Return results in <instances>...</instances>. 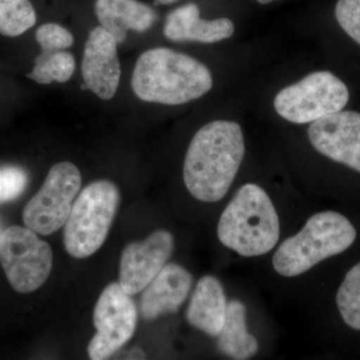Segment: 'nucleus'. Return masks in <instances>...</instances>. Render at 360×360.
Here are the masks:
<instances>
[{"mask_svg":"<svg viewBox=\"0 0 360 360\" xmlns=\"http://www.w3.org/2000/svg\"><path fill=\"white\" fill-rule=\"evenodd\" d=\"M37 22V13L30 0H0V34L16 37Z\"/></svg>","mask_w":360,"mask_h":360,"instance_id":"6ab92c4d","label":"nucleus"},{"mask_svg":"<svg viewBox=\"0 0 360 360\" xmlns=\"http://www.w3.org/2000/svg\"><path fill=\"white\" fill-rule=\"evenodd\" d=\"M336 304L345 324L360 330V262L345 277L336 293Z\"/></svg>","mask_w":360,"mask_h":360,"instance_id":"aec40b11","label":"nucleus"},{"mask_svg":"<svg viewBox=\"0 0 360 360\" xmlns=\"http://www.w3.org/2000/svg\"><path fill=\"white\" fill-rule=\"evenodd\" d=\"M355 239L356 231L345 215L319 212L307 220L302 231L279 245L272 265L281 276H298L326 258L345 252Z\"/></svg>","mask_w":360,"mask_h":360,"instance_id":"20e7f679","label":"nucleus"},{"mask_svg":"<svg viewBox=\"0 0 360 360\" xmlns=\"http://www.w3.org/2000/svg\"><path fill=\"white\" fill-rule=\"evenodd\" d=\"M335 18L340 27L360 45V0H338Z\"/></svg>","mask_w":360,"mask_h":360,"instance_id":"5701e85b","label":"nucleus"},{"mask_svg":"<svg viewBox=\"0 0 360 360\" xmlns=\"http://www.w3.org/2000/svg\"><path fill=\"white\" fill-rule=\"evenodd\" d=\"M217 338L219 349L231 359H250L257 354V340L246 328V307L243 302L233 300L227 303L224 328Z\"/></svg>","mask_w":360,"mask_h":360,"instance_id":"f3484780","label":"nucleus"},{"mask_svg":"<svg viewBox=\"0 0 360 360\" xmlns=\"http://www.w3.org/2000/svg\"><path fill=\"white\" fill-rule=\"evenodd\" d=\"M257 1L260 4H269L270 2L276 1V0H257Z\"/></svg>","mask_w":360,"mask_h":360,"instance_id":"393cba45","label":"nucleus"},{"mask_svg":"<svg viewBox=\"0 0 360 360\" xmlns=\"http://www.w3.org/2000/svg\"><path fill=\"white\" fill-rule=\"evenodd\" d=\"M310 143L321 155L360 174V113L338 111L310 123Z\"/></svg>","mask_w":360,"mask_h":360,"instance_id":"9b49d317","label":"nucleus"},{"mask_svg":"<svg viewBox=\"0 0 360 360\" xmlns=\"http://www.w3.org/2000/svg\"><path fill=\"white\" fill-rule=\"evenodd\" d=\"M120 203V189L110 180H97L85 187L65 224L63 243L68 255L82 259L96 253L108 238Z\"/></svg>","mask_w":360,"mask_h":360,"instance_id":"39448f33","label":"nucleus"},{"mask_svg":"<svg viewBox=\"0 0 360 360\" xmlns=\"http://www.w3.org/2000/svg\"><path fill=\"white\" fill-rule=\"evenodd\" d=\"M176 1L179 0H153V4L155 6H168V4H172Z\"/></svg>","mask_w":360,"mask_h":360,"instance_id":"b1692460","label":"nucleus"},{"mask_svg":"<svg viewBox=\"0 0 360 360\" xmlns=\"http://www.w3.org/2000/svg\"><path fill=\"white\" fill-rule=\"evenodd\" d=\"M193 278L191 272L176 264H167L144 288L141 297V316L155 321L168 314H174L186 302Z\"/></svg>","mask_w":360,"mask_h":360,"instance_id":"ddd939ff","label":"nucleus"},{"mask_svg":"<svg viewBox=\"0 0 360 360\" xmlns=\"http://www.w3.org/2000/svg\"><path fill=\"white\" fill-rule=\"evenodd\" d=\"M227 302L224 286L217 277L205 276L196 284L188 309L187 321L206 335L217 338L224 328Z\"/></svg>","mask_w":360,"mask_h":360,"instance_id":"dca6fc26","label":"nucleus"},{"mask_svg":"<svg viewBox=\"0 0 360 360\" xmlns=\"http://www.w3.org/2000/svg\"><path fill=\"white\" fill-rule=\"evenodd\" d=\"M348 101L349 91L342 80L330 71H316L281 90L274 105L284 120L304 124L342 110Z\"/></svg>","mask_w":360,"mask_h":360,"instance_id":"423d86ee","label":"nucleus"},{"mask_svg":"<svg viewBox=\"0 0 360 360\" xmlns=\"http://www.w3.org/2000/svg\"><path fill=\"white\" fill-rule=\"evenodd\" d=\"M75 70V59L70 52L41 51L27 77L39 84H51L54 82L65 84L72 77Z\"/></svg>","mask_w":360,"mask_h":360,"instance_id":"a211bd4d","label":"nucleus"},{"mask_svg":"<svg viewBox=\"0 0 360 360\" xmlns=\"http://www.w3.org/2000/svg\"><path fill=\"white\" fill-rule=\"evenodd\" d=\"M94 323L97 333L87 347L90 359H110L131 340L136 330V305L120 283H110L101 292Z\"/></svg>","mask_w":360,"mask_h":360,"instance_id":"1a4fd4ad","label":"nucleus"},{"mask_svg":"<svg viewBox=\"0 0 360 360\" xmlns=\"http://www.w3.org/2000/svg\"><path fill=\"white\" fill-rule=\"evenodd\" d=\"M0 264L14 290L30 293L49 278L53 252L37 232L16 225L0 234Z\"/></svg>","mask_w":360,"mask_h":360,"instance_id":"0eeeda50","label":"nucleus"},{"mask_svg":"<svg viewBox=\"0 0 360 360\" xmlns=\"http://www.w3.org/2000/svg\"><path fill=\"white\" fill-rule=\"evenodd\" d=\"M82 187L77 165L58 162L49 170L44 184L23 210L25 226L39 236H51L65 226Z\"/></svg>","mask_w":360,"mask_h":360,"instance_id":"6e6552de","label":"nucleus"},{"mask_svg":"<svg viewBox=\"0 0 360 360\" xmlns=\"http://www.w3.org/2000/svg\"><path fill=\"white\" fill-rule=\"evenodd\" d=\"M174 250L169 231H156L139 243L125 246L120 257V283L129 295L141 292L167 264Z\"/></svg>","mask_w":360,"mask_h":360,"instance_id":"9d476101","label":"nucleus"},{"mask_svg":"<svg viewBox=\"0 0 360 360\" xmlns=\"http://www.w3.org/2000/svg\"><path fill=\"white\" fill-rule=\"evenodd\" d=\"M35 39L42 52L65 51L75 44L72 33L58 23H45L39 26Z\"/></svg>","mask_w":360,"mask_h":360,"instance_id":"412c9836","label":"nucleus"},{"mask_svg":"<svg viewBox=\"0 0 360 360\" xmlns=\"http://www.w3.org/2000/svg\"><path fill=\"white\" fill-rule=\"evenodd\" d=\"M94 11L101 27L118 44L125 41L129 32H146L158 20L155 9L139 0H96Z\"/></svg>","mask_w":360,"mask_h":360,"instance_id":"2eb2a0df","label":"nucleus"},{"mask_svg":"<svg viewBox=\"0 0 360 360\" xmlns=\"http://www.w3.org/2000/svg\"><path fill=\"white\" fill-rule=\"evenodd\" d=\"M118 44L101 26L92 30L85 42L82 73L85 86L99 98L110 101L120 86L122 70Z\"/></svg>","mask_w":360,"mask_h":360,"instance_id":"f8f14e48","label":"nucleus"},{"mask_svg":"<svg viewBox=\"0 0 360 360\" xmlns=\"http://www.w3.org/2000/svg\"><path fill=\"white\" fill-rule=\"evenodd\" d=\"M163 33L172 41L215 44L231 39L234 33V25L225 18L203 20L198 4H187L168 13Z\"/></svg>","mask_w":360,"mask_h":360,"instance_id":"4468645a","label":"nucleus"},{"mask_svg":"<svg viewBox=\"0 0 360 360\" xmlns=\"http://www.w3.org/2000/svg\"><path fill=\"white\" fill-rule=\"evenodd\" d=\"M27 184L28 174L23 168L15 165L0 167V203L18 198Z\"/></svg>","mask_w":360,"mask_h":360,"instance_id":"4be33fe9","label":"nucleus"},{"mask_svg":"<svg viewBox=\"0 0 360 360\" xmlns=\"http://www.w3.org/2000/svg\"><path fill=\"white\" fill-rule=\"evenodd\" d=\"M245 153L240 125L215 120L201 127L191 139L184 165L189 193L202 202H217L226 195Z\"/></svg>","mask_w":360,"mask_h":360,"instance_id":"f257e3e1","label":"nucleus"},{"mask_svg":"<svg viewBox=\"0 0 360 360\" xmlns=\"http://www.w3.org/2000/svg\"><path fill=\"white\" fill-rule=\"evenodd\" d=\"M212 85V72L203 63L165 47L143 52L131 78L132 89L141 101L165 105L195 101Z\"/></svg>","mask_w":360,"mask_h":360,"instance_id":"f03ea898","label":"nucleus"},{"mask_svg":"<svg viewBox=\"0 0 360 360\" xmlns=\"http://www.w3.org/2000/svg\"><path fill=\"white\" fill-rule=\"evenodd\" d=\"M281 236L278 214L264 189L246 184L222 212L217 236L220 243L241 257L266 255Z\"/></svg>","mask_w":360,"mask_h":360,"instance_id":"7ed1b4c3","label":"nucleus"}]
</instances>
